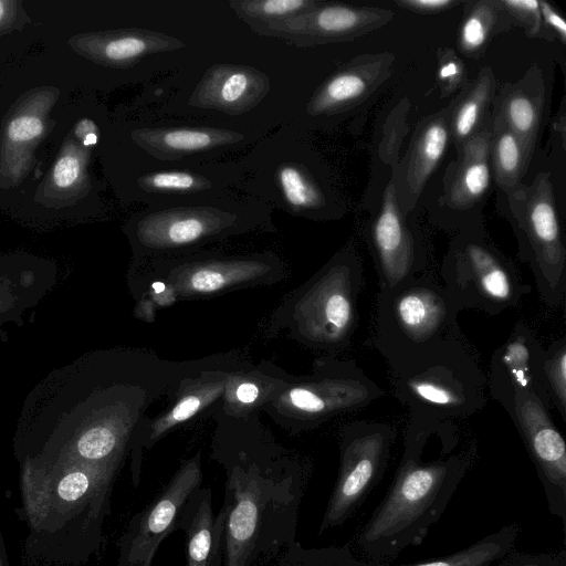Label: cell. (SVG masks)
I'll list each match as a JSON object with an SVG mask.
<instances>
[{
    "label": "cell",
    "mask_w": 566,
    "mask_h": 566,
    "mask_svg": "<svg viewBox=\"0 0 566 566\" xmlns=\"http://www.w3.org/2000/svg\"><path fill=\"white\" fill-rule=\"evenodd\" d=\"M226 471L222 566H256L296 541L305 470L295 459L270 449L218 452Z\"/></svg>",
    "instance_id": "6da1fadb"
},
{
    "label": "cell",
    "mask_w": 566,
    "mask_h": 566,
    "mask_svg": "<svg viewBox=\"0 0 566 566\" xmlns=\"http://www.w3.org/2000/svg\"><path fill=\"white\" fill-rule=\"evenodd\" d=\"M461 441L462 431L440 457L423 460L418 437L407 427L405 452L391 489L360 537L367 552L388 554L421 544L469 469L471 448L453 452Z\"/></svg>",
    "instance_id": "7a4b0ae2"
},
{
    "label": "cell",
    "mask_w": 566,
    "mask_h": 566,
    "mask_svg": "<svg viewBox=\"0 0 566 566\" xmlns=\"http://www.w3.org/2000/svg\"><path fill=\"white\" fill-rule=\"evenodd\" d=\"M93 357H81L48 375L29 394L19 417L20 436L67 440L90 462H109L125 429L103 392L93 386Z\"/></svg>",
    "instance_id": "3957f363"
},
{
    "label": "cell",
    "mask_w": 566,
    "mask_h": 566,
    "mask_svg": "<svg viewBox=\"0 0 566 566\" xmlns=\"http://www.w3.org/2000/svg\"><path fill=\"white\" fill-rule=\"evenodd\" d=\"M460 308L432 273L379 289L373 343L390 370L468 345Z\"/></svg>",
    "instance_id": "277c9868"
},
{
    "label": "cell",
    "mask_w": 566,
    "mask_h": 566,
    "mask_svg": "<svg viewBox=\"0 0 566 566\" xmlns=\"http://www.w3.org/2000/svg\"><path fill=\"white\" fill-rule=\"evenodd\" d=\"M539 343L527 324H515L492 354L486 375L488 392L510 416L542 475L565 491V440L533 371V357Z\"/></svg>",
    "instance_id": "5b68a950"
},
{
    "label": "cell",
    "mask_w": 566,
    "mask_h": 566,
    "mask_svg": "<svg viewBox=\"0 0 566 566\" xmlns=\"http://www.w3.org/2000/svg\"><path fill=\"white\" fill-rule=\"evenodd\" d=\"M394 396L411 416L461 420L486 405V375L469 344L390 370Z\"/></svg>",
    "instance_id": "8992f818"
},
{
    "label": "cell",
    "mask_w": 566,
    "mask_h": 566,
    "mask_svg": "<svg viewBox=\"0 0 566 566\" xmlns=\"http://www.w3.org/2000/svg\"><path fill=\"white\" fill-rule=\"evenodd\" d=\"M364 285L359 255L350 248L337 252L293 302L296 336L319 350L346 348L358 326V298Z\"/></svg>",
    "instance_id": "52a82bcc"
},
{
    "label": "cell",
    "mask_w": 566,
    "mask_h": 566,
    "mask_svg": "<svg viewBox=\"0 0 566 566\" xmlns=\"http://www.w3.org/2000/svg\"><path fill=\"white\" fill-rule=\"evenodd\" d=\"M506 195L518 259L531 268L542 302L558 308L565 301L566 245L549 175L541 172Z\"/></svg>",
    "instance_id": "ba28073f"
},
{
    "label": "cell",
    "mask_w": 566,
    "mask_h": 566,
    "mask_svg": "<svg viewBox=\"0 0 566 566\" xmlns=\"http://www.w3.org/2000/svg\"><path fill=\"white\" fill-rule=\"evenodd\" d=\"M440 281L455 305L499 315L521 304L531 291L512 260L486 238L467 231L450 244Z\"/></svg>",
    "instance_id": "9c48e42d"
},
{
    "label": "cell",
    "mask_w": 566,
    "mask_h": 566,
    "mask_svg": "<svg viewBox=\"0 0 566 566\" xmlns=\"http://www.w3.org/2000/svg\"><path fill=\"white\" fill-rule=\"evenodd\" d=\"M396 429L384 421L358 420L340 431L338 479L325 510L319 532L343 524L384 470Z\"/></svg>",
    "instance_id": "30bf717a"
},
{
    "label": "cell",
    "mask_w": 566,
    "mask_h": 566,
    "mask_svg": "<svg viewBox=\"0 0 566 566\" xmlns=\"http://www.w3.org/2000/svg\"><path fill=\"white\" fill-rule=\"evenodd\" d=\"M385 395L355 360L327 359L315 374L286 394L294 418L303 427L363 409Z\"/></svg>",
    "instance_id": "8fae6325"
},
{
    "label": "cell",
    "mask_w": 566,
    "mask_h": 566,
    "mask_svg": "<svg viewBox=\"0 0 566 566\" xmlns=\"http://www.w3.org/2000/svg\"><path fill=\"white\" fill-rule=\"evenodd\" d=\"M392 18L394 12L382 8L321 1L304 13L249 27L262 36L308 48L355 40L385 27Z\"/></svg>",
    "instance_id": "7c38bea8"
},
{
    "label": "cell",
    "mask_w": 566,
    "mask_h": 566,
    "mask_svg": "<svg viewBox=\"0 0 566 566\" xmlns=\"http://www.w3.org/2000/svg\"><path fill=\"white\" fill-rule=\"evenodd\" d=\"M202 482L200 455L182 464L168 484L138 512L123 537L119 566H151L161 542L176 528L189 495Z\"/></svg>",
    "instance_id": "4fadbf2b"
},
{
    "label": "cell",
    "mask_w": 566,
    "mask_h": 566,
    "mask_svg": "<svg viewBox=\"0 0 566 566\" xmlns=\"http://www.w3.org/2000/svg\"><path fill=\"white\" fill-rule=\"evenodd\" d=\"M55 86L24 93L7 113L0 132V187L19 186L30 174L35 150L52 127L51 111L60 97Z\"/></svg>",
    "instance_id": "5bb4252c"
},
{
    "label": "cell",
    "mask_w": 566,
    "mask_h": 566,
    "mask_svg": "<svg viewBox=\"0 0 566 566\" xmlns=\"http://www.w3.org/2000/svg\"><path fill=\"white\" fill-rule=\"evenodd\" d=\"M368 242L379 289L432 272L424 247L398 203L392 180L384 191L381 208L369 228Z\"/></svg>",
    "instance_id": "9a60e30c"
},
{
    "label": "cell",
    "mask_w": 566,
    "mask_h": 566,
    "mask_svg": "<svg viewBox=\"0 0 566 566\" xmlns=\"http://www.w3.org/2000/svg\"><path fill=\"white\" fill-rule=\"evenodd\" d=\"M237 217L213 207H177L137 222V243L148 251H174L203 243L233 229Z\"/></svg>",
    "instance_id": "2e32d148"
},
{
    "label": "cell",
    "mask_w": 566,
    "mask_h": 566,
    "mask_svg": "<svg viewBox=\"0 0 566 566\" xmlns=\"http://www.w3.org/2000/svg\"><path fill=\"white\" fill-rule=\"evenodd\" d=\"M99 130L90 118L80 119L65 136L60 151L35 192V200L49 208L71 206L91 190L88 165Z\"/></svg>",
    "instance_id": "e0dca14e"
},
{
    "label": "cell",
    "mask_w": 566,
    "mask_h": 566,
    "mask_svg": "<svg viewBox=\"0 0 566 566\" xmlns=\"http://www.w3.org/2000/svg\"><path fill=\"white\" fill-rule=\"evenodd\" d=\"M270 87L269 76L254 66L218 63L205 72L188 104L228 115H242L258 106Z\"/></svg>",
    "instance_id": "ac0fdd59"
},
{
    "label": "cell",
    "mask_w": 566,
    "mask_h": 566,
    "mask_svg": "<svg viewBox=\"0 0 566 566\" xmlns=\"http://www.w3.org/2000/svg\"><path fill=\"white\" fill-rule=\"evenodd\" d=\"M67 44L78 55L113 69H128L147 55L185 46L175 36L139 28L80 33L70 38Z\"/></svg>",
    "instance_id": "d6986e66"
},
{
    "label": "cell",
    "mask_w": 566,
    "mask_h": 566,
    "mask_svg": "<svg viewBox=\"0 0 566 566\" xmlns=\"http://www.w3.org/2000/svg\"><path fill=\"white\" fill-rule=\"evenodd\" d=\"M391 53L364 54L327 77L306 105L310 115H334L359 104L390 74Z\"/></svg>",
    "instance_id": "ffe728a7"
},
{
    "label": "cell",
    "mask_w": 566,
    "mask_h": 566,
    "mask_svg": "<svg viewBox=\"0 0 566 566\" xmlns=\"http://www.w3.org/2000/svg\"><path fill=\"white\" fill-rule=\"evenodd\" d=\"M57 270L53 262L28 256L0 260V327L21 325L23 314L53 289Z\"/></svg>",
    "instance_id": "44dd1931"
},
{
    "label": "cell",
    "mask_w": 566,
    "mask_h": 566,
    "mask_svg": "<svg viewBox=\"0 0 566 566\" xmlns=\"http://www.w3.org/2000/svg\"><path fill=\"white\" fill-rule=\"evenodd\" d=\"M493 115L458 150V160L450 166L444 182L443 199L453 210H469L476 205L490 186V140Z\"/></svg>",
    "instance_id": "7402d4cb"
},
{
    "label": "cell",
    "mask_w": 566,
    "mask_h": 566,
    "mask_svg": "<svg viewBox=\"0 0 566 566\" xmlns=\"http://www.w3.org/2000/svg\"><path fill=\"white\" fill-rule=\"evenodd\" d=\"M186 536L187 566H222L224 513L212 511L210 488H197L187 499L178 520Z\"/></svg>",
    "instance_id": "603a6c76"
},
{
    "label": "cell",
    "mask_w": 566,
    "mask_h": 566,
    "mask_svg": "<svg viewBox=\"0 0 566 566\" xmlns=\"http://www.w3.org/2000/svg\"><path fill=\"white\" fill-rule=\"evenodd\" d=\"M545 87L537 66L517 83L505 84L493 97V116L513 132L533 153L543 117Z\"/></svg>",
    "instance_id": "cb8c5ba5"
},
{
    "label": "cell",
    "mask_w": 566,
    "mask_h": 566,
    "mask_svg": "<svg viewBox=\"0 0 566 566\" xmlns=\"http://www.w3.org/2000/svg\"><path fill=\"white\" fill-rule=\"evenodd\" d=\"M270 270L261 260H207L174 270L169 282L184 296L209 295L260 280Z\"/></svg>",
    "instance_id": "d4e9b609"
},
{
    "label": "cell",
    "mask_w": 566,
    "mask_h": 566,
    "mask_svg": "<svg viewBox=\"0 0 566 566\" xmlns=\"http://www.w3.org/2000/svg\"><path fill=\"white\" fill-rule=\"evenodd\" d=\"M130 137L147 154L160 160H178L243 139L238 132L213 127L137 128Z\"/></svg>",
    "instance_id": "484cf974"
},
{
    "label": "cell",
    "mask_w": 566,
    "mask_h": 566,
    "mask_svg": "<svg viewBox=\"0 0 566 566\" xmlns=\"http://www.w3.org/2000/svg\"><path fill=\"white\" fill-rule=\"evenodd\" d=\"M449 118L447 111L431 116L413 136L406 172V189L412 201L418 199L447 150Z\"/></svg>",
    "instance_id": "4316f807"
},
{
    "label": "cell",
    "mask_w": 566,
    "mask_h": 566,
    "mask_svg": "<svg viewBox=\"0 0 566 566\" xmlns=\"http://www.w3.org/2000/svg\"><path fill=\"white\" fill-rule=\"evenodd\" d=\"M495 91L494 73L490 66H484L454 105L449 118V129L450 137L458 150L486 119V113Z\"/></svg>",
    "instance_id": "83f0119b"
},
{
    "label": "cell",
    "mask_w": 566,
    "mask_h": 566,
    "mask_svg": "<svg viewBox=\"0 0 566 566\" xmlns=\"http://www.w3.org/2000/svg\"><path fill=\"white\" fill-rule=\"evenodd\" d=\"M464 6L457 45L463 55L478 59L493 38L507 31L513 24L494 0L465 2Z\"/></svg>",
    "instance_id": "f1b7e54d"
},
{
    "label": "cell",
    "mask_w": 566,
    "mask_h": 566,
    "mask_svg": "<svg viewBox=\"0 0 566 566\" xmlns=\"http://www.w3.org/2000/svg\"><path fill=\"white\" fill-rule=\"evenodd\" d=\"M532 155L524 143L493 116L490 167L497 186L505 193L521 185Z\"/></svg>",
    "instance_id": "f546056e"
},
{
    "label": "cell",
    "mask_w": 566,
    "mask_h": 566,
    "mask_svg": "<svg viewBox=\"0 0 566 566\" xmlns=\"http://www.w3.org/2000/svg\"><path fill=\"white\" fill-rule=\"evenodd\" d=\"M536 381L553 409L566 421V339H554L547 347L541 343L533 357Z\"/></svg>",
    "instance_id": "4dcf8cb0"
},
{
    "label": "cell",
    "mask_w": 566,
    "mask_h": 566,
    "mask_svg": "<svg viewBox=\"0 0 566 566\" xmlns=\"http://www.w3.org/2000/svg\"><path fill=\"white\" fill-rule=\"evenodd\" d=\"M319 0H231L230 8L248 25L283 20L308 11Z\"/></svg>",
    "instance_id": "1f68e13d"
},
{
    "label": "cell",
    "mask_w": 566,
    "mask_h": 566,
    "mask_svg": "<svg viewBox=\"0 0 566 566\" xmlns=\"http://www.w3.org/2000/svg\"><path fill=\"white\" fill-rule=\"evenodd\" d=\"M276 179L286 202L296 211L316 209L325 202L312 177L297 164L281 165Z\"/></svg>",
    "instance_id": "d6a6232c"
},
{
    "label": "cell",
    "mask_w": 566,
    "mask_h": 566,
    "mask_svg": "<svg viewBox=\"0 0 566 566\" xmlns=\"http://www.w3.org/2000/svg\"><path fill=\"white\" fill-rule=\"evenodd\" d=\"M510 542L509 538L493 535L440 559L398 566H488L507 551Z\"/></svg>",
    "instance_id": "836d02e7"
},
{
    "label": "cell",
    "mask_w": 566,
    "mask_h": 566,
    "mask_svg": "<svg viewBox=\"0 0 566 566\" xmlns=\"http://www.w3.org/2000/svg\"><path fill=\"white\" fill-rule=\"evenodd\" d=\"M138 187L146 192H197L211 187L202 175L189 171H159L140 176Z\"/></svg>",
    "instance_id": "e575fe53"
},
{
    "label": "cell",
    "mask_w": 566,
    "mask_h": 566,
    "mask_svg": "<svg viewBox=\"0 0 566 566\" xmlns=\"http://www.w3.org/2000/svg\"><path fill=\"white\" fill-rule=\"evenodd\" d=\"M222 385L217 384L212 388L202 389L197 392L184 396L174 408L151 428V432L144 441L149 446L156 441L165 431L191 418L207 401L213 399L221 391Z\"/></svg>",
    "instance_id": "d590c367"
},
{
    "label": "cell",
    "mask_w": 566,
    "mask_h": 566,
    "mask_svg": "<svg viewBox=\"0 0 566 566\" xmlns=\"http://www.w3.org/2000/svg\"><path fill=\"white\" fill-rule=\"evenodd\" d=\"M495 4L509 17L513 25L523 29L528 38H546L538 1L536 0H494Z\"/></svg>",
    "instance_id": "8d00e7d4"
},
{
    "label": "cell",
    "mask_w": 566,
    "mask_h": 566,
    "mask_svg": "<svg viewBox=\"0 0 566 566\" xmlns=\"http://www.w3.org/2000/svg\"><path fill=\"white\" fill-rule=\"evenodd\" d=\"M437 56V81L442 94L451 95L464 87L468 76L462 59L452 49H441Z\"/></svg>",
    "instance_id": "74e56055"
},
{
    "label": "cell",
    "mask_w": 566,
    "mask_h": 566,
    "mask_svg": "<svg viewBox=\"0 0 566 566\" xmlns=\"http://www.w3.org/2000/svg\"><path fill=\"white\" fill-rule=\"evenodd\" d=\"M274 566H327L322 551L307 549L292 542L277 557Z\"/></svg>",
    "instance_id": "f35d334b"
},
{
    "label": "cell",
    "mask_w": 566,
    "mask_h": 566,
    "mask_svg": "<svg viewBox=\"0 0 566 566\" xmlns=\"http://www.w3.org/2000/svg\"><path fill=\"white\" fill-rule=\"evenodd\" d=\"M31 23L21 0H0V36L20 31Z\"/></svg>",
    "instance_id": "ab89813d"
},
{
    "label": "cell",
    "mask_w": 566,
    "mask_h": 566,
    "mask_svg": "<svg viewBox=\"0 0 566 566\" xmlns=\"http://www.w3.org/2000/svg\"><path fill=\"white\" fill-rule=\"evenodd\" d=\"M90 475L83 470H75L62 478L57 492L62 500L73 502L81 499L90 489Z\"/></svg>",
    "instance_id": "60d3db41"
},
{
    "label": "cell",
    "mask_w": 566,
    "mask_h": 566,
    "mask_svg": "<svg viewBox=\"0 0 566 566\" xmlns=\"http://www.w3.org/2000/svg\"><path fill=\"white\" fill-rule=\"evenodd\" d=\"M538 7L542 14L544 28L552 35H556L563 44L566 43V23L558 10L549 2L539 0Z\"/></svg>",
    "instance_id": "b9f144b4"
},
{
    "label": "cell",
    "mask_w": 566,
    "mask_h": 566,
    "mask_svg": "<svg viewBox=\"0 0 566 566\" xmlns=\"http://www.w3.org/2000/svg\"><path fill=\"white\" fill-rule=\"evenodd\" d=\"M396 4L411 12L430 14L449 10L461 2L455 0H397Z\"/></svg>",
    "instance_id": "7bdbcfd3"
},
{
    "label": "cell",
    "mask_w": 566,
    "mask_h": 566,
    "mask_svg": "<svg viewBox=\"0 0 566 566\" xmlns=\"http://www.w3.org/2000/svg\"><path fill=\"white\" fill-rule=\"evenodd\" d=\"M233 397L241 405H252L260 397V388L253 381H241L235 386Z\"/></svg>",
    "instance_id": "ee69618b"
},
{
    "label": "cell",
    "mask_w": 566,
    "mask_h": 566,
    "mask_svg": "<svg viewBox=\"0 0 566 566\" xmlns=\"http://www.w3.org/2000/svg\"><path fill=\"white\" fill-rule=\"evenodd\" d=\"M161 93H163V90H156V91H155V94H156V95H160Z\"/></svg>",
    "instance_id": "f6af8a7d"
},
{
    "label": "cell",
    "mask_w": 566,
    "mask_h": 566,
    "mask_svg": "<svg viewBox=\"0 0 566 566\" xmlns=\"http://www.w3.org/2000/svg\"><path fill=\"white\" fill-rule=\"evenodd\" d=\"M523 566H537V565H523Z\"/></svg>",
    "instance_id": "bcb514c9"
}]
</instances>
